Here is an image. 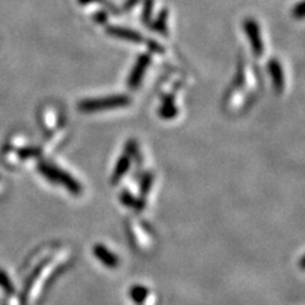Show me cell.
I'll use <instances>...</instances> for the list:
<instances>
[{"instance_id": "1", "label": "cell", "mask_w": 305, "mask_h": 305, "mask_svg": "<svg viewBox=\"0 0 305 305\" xmlns=\"http://www.w3.org/2000/svg\"><path fill=\"white\" fill-rule=\"evenodd\" d=\"M39 172H41L42 176H45L48 181H52V182L62 185L67 191H70L75 196L80 195L81 186L79 185L78 181H76L75 178H73L70 174H67L66 172L62 171V169L50 164H41L39 165Z\"/></svg>"}, {"instance_id": "2", "label": "cell", "mask_w": 305, "mask_h": 305, "mask_svg": "<svg viewBox=\"0 0 305 305\" xmlns=\"http://www.w3.org/2000/svg\"><path fill=\"white\" fill-rule=\"evenodd\" d=\"M131 103L127 95H108L103 98H95L83 101L79 104V109L83 112H95V111H101V109H109V108H118V107L129 106Z\"/></svg>"}, {"instance_id": "3", "label": "cell", "mask_w": 305, "mask_h": 305, "mask_svg": "<svg viewBox=\"0 0 305 305\" xmlns=\"http://www.w3.org/2000/svg\"><path fill=\"white\" fill-rule=\"evenodd\" d=\"M244 28H246L247 36L249 38V42L253 48L256 56H261L263 52V43L261 39V32L258 28V24L253 19H247L244 23Z\"/></svg>"}, {"instance_id": "4", "label": "cell", "mask_w": 305, "mask_h": 305, "mask_svg": "<svg viewBox=\"0 0 305 305\" xmlns=\"http://www.w3.org/2000/svg\"><path fill=\"white\" fill-rule=\"evenodd\" d=\"M93 253H94L95 258L102 262L106 267L108 269H117L120 260H118L117 256L113 252H111L107 247H104L103 244L98 243L93 247Z\"/></svg>"}, {"instance_id": "5", "label": "cell", "mask_w": 305, "mask_h": 305, "mask_svg": "<svg viewBox=\"0 0 305 305\" xmlns=\"http://www.w3.org/2000/svg\"><path fill=\"white\" fill-rule=\"evenodd\" d=\"M149 64H150V57L148 55H141L139 60L135 64L134 69H132L131 74L129 76V87L136 88L140 84L141 79H143L144 74H145L146 69H148Z\"/></svg>"}, {"instance_id": "6", "label": "cell", "mask_w": 305, "mask_h": 305, "mask_svg": "<svg viewBox=\"0 0 305 305\" xmlns=\"http://www.w3.org/2000/svg\"><path fill=\"white\" fill-rule=\"evenodd\" d=\"M130 158H131V155L125 154V155H121L120 159L117 160V164H116L115 171H113L112 178H111V183H112V185L115 186L117 185L121 179L123 178V176L126 174V172L129 171L130 163H131V159H130Z\"/></svg>"}, {"instance_id": "7", "label": "cell", "mask_w": 305, "mask_h": 305, "mask_svg": "<svg viewBox=\"0 0 305 305\" xmlns=\"http://www.w3.org/2000/svg\"><path fill=\"white\" fill-rule=\"evenodd\" d=\"M108 33L117 37V38L127 39L130 42H136V43L144 42L143 36H141L140 33H137V32L131 31V29L121 28V27H111V28H108Z\"/></svg>"}, {"instance_id": "8", "label": "cell", "mask_w": 305, "mask_h": 305, "mask_svg": "<svg viewBox=\"0 0 305 305\" xmlns=\"http://www.w3.org/2000/svg\"><path fill=\"white\" fill-rule=\"evenodd\" d=\"M270 74L272 76V80H274V85L279 92L284 89V85H285V81H284V73H283V67L279 64L277 60H271L269 65Z\"/></svg>"}, {"instance_id": "9", "label": "cell", "mask_w": 305, "mask_h": 305, "mask_svg": "<svg viewBox=\"0 0 305 305\" xmlns=\"http://www.w3.org/2000/svg\"><path fill=\"white\" fill-rule=\"evenodd\" d=\"M120 201L122 202V205L130 207V209H134V210H144L145 209V200L137 199L129 191H122L120 193Z\"/></svg>"}, {"instance_id": "10", "label": "cell", "mask_w": 305, "mask_h": 305, "mask_svg": "<svg viewBox=\"0 0 305 305\" xmlns=\"http://www.w3.org/2000/svg\"><path fill=\"white\" fill-rule=\"evenodd\" d=\"M129 294L130 298H131L136 304H143L146 300V298H148L149 290L143 285H135L130 289Z\"/></svg>"}, {"instance_id": "11", "label": "cell", "mask_w": 305, "mask_h": 305, "mask_svg": "<svg viewBox=\"0 0 305 305\" xmlns=\"http://www.w3.org/2000/svg\"><path fill=\"white\" fill-rule=\"evenodd\" d=\"M153 179H154V176L151 173H146L145 176H144L143 182H141V199H143V196L145 197L146 195H148L149 191H150Z\"/></svg>"}, {"instance_id": "12", "label": "cell", "mask_w": 305, "mask_h": 305, "mask_svg": "<svg viewBox=\"0 0 305 305\" xmlns=\"http://www.w3.org/2000/svg\"><path fill=\"white\" fill-rule=\"evenodd\" d=\"M0 285H1V288H3L4 290L8 291V293H13V291H14V288L11 285V281L9 280L5 272L3 271H0Z\"/></svg>"}, {"instance_id": "13", "label": "cell", "mask_w": 305, "mask_h": 305, "mask_svg": "<svg viewBox=\"0 0 305 305\" xmlns=\"http://www.w3.org/2000/svg\"><path fill=\"white\" fill-rule=\"evenodd\" d=\"M300 267H302V269H304V257H303L302 261H300Z\"/></svg>"}]
</instances>
